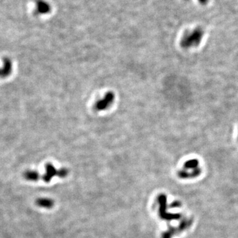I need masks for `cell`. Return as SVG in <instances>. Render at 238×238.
Wrapping results in <instances>:
<instances>
[{
  "label": "cell",
  "instance_id": "cell-11",
  "mask_svg": "<svg viewBox=\"0 0 238 238\" xmlns=\"http://www.w3.org/2000/svg\"><path fill=\"white\" fill-rule=\"evenodd\" d=\"M208 0H199V2L201 3V4H206V3H207V2H208Z\"/></svg>",
  "mask_w": 238,
  "mask_h": 238
},
{
  "label": "cell",
  "instance_id": "cell-2",
  "mask_svg": "<svg viewBox=\"0 0 238 238\" xmlns=\"http://www.w3.org/2000/svg\"><path fill=\"white\" fill-rule=\"evenodd\" d=\"M115 95L112 91L107 92L103 99L98 100L95 103L94 107L97 111H103L109 109L114 103Z\"/></svg>",
  "mask_w": 238,
  "mask_h": 238
},
{
  "label": "cell",
  "instance_id": "cell-5",
  "mask_svg": "<svg viewBox=\"0 0 238 238\" xmlns=\"http://www.w3.org/2000/svg\"><path fill=\"white\" fill-rule=\"evenodd\" d=\"M12 71V62L8 58H5L2 67H0V77H8Z\"/></svg>",
  "mask_w": 238,
  "mask_h": 238
},
{
  "label": "cell",
  "instance_id": "cell-6",
  "mask_svg": "<svg viewBox=\"0 0 238 238\" xmlns=\"http://www.w3.org/2000/svg\"><path fill=\"white\" fill-rule=\"evenodd\" d=\"M35 203L38 206L44 208H52L54 204V202L49 198H39L36 200Z\"/></svg>",
  "mask_w": 238,
  "mask_h": 238
},
{
  "label": "cell",
  "instance_id": "cell-4",
  "mask_svg": "<svg viewBox=\"0 0 238 238\" xmlns=\"http://www.w3.org/2000/svg\"><path fill=\"white\" fill-rule=\"evenodd\" d=\"M45 168H46V172L44 174V175L43 176V177H42V178H43V180L44 182L49 183L51 181L52 177H54V176H58V170H57L55 168V167L50 163H46Z\"/></svg>",
  "mask_w": 238,
  "mask_h": 238
},
{
  "label": "cell",
  "instance_id": "cell-1",
  "mask_svg": "<svg viewBox=\"0 0 238 238\" xmlns=\"http://www.w3.org/2000/svg\"><path fill=\"white\" fill-rule=\"evenodd\" d=\"M204 35V31L201 28H196L191 31L187 32L181 40V46L184 49L197 46L201 43Z\"/></svg>",
  "mask_w": 238,
  "mask_h": 238
},
{
  "label": "cell",
  "instance_id": "cell-9",
  "mask_svg": "<svg viewBox=\"0 0 238 238\" xmlns=\"http://www.w3.org/2000/svg\"><path fill=\"white\" fill-rule=\"evenodd\" d=\"M68 174V170L65 168H62L58 170V176L60 178L65 177Z\"/></svg>",
  "mask_w": 238,
  "mask_h": 238
},
{
  "label": "cell",
  "instance_id": "cell-3",
  "mask_svg": "<svg viewBox=\"0 0 238 238\" xmlns=\"http://www.w3.org/2000/svg\"><path fill=\"white\" fill-rule=\"evenodd\" d=\"M166 196L165 194H160L158 196V202L160 204L159 216L164 220H177L180 218L179 214H168L165 212L166 210Z\"/></svg>",
  "mask_w": 238,
  "mask_h": 238
},
{
  "label": "cell",
  "instance_id": "cell-10",
  "mask_svg": "<svg viewBox=\"0 0 238 238\" xmlns=\"http://www.w3.org/2000/svg\"><path fill=\"white\" fill-rule=\"evenodd\" d=\"M180 206V203L177 201H175L173 203L171 204V207L172 208H177V207H179Z\"/></svg>",
  "mask_w": 238,
  "mask_h": 238
},
{
  "label": "cell",
  "instance_id": "cell-8",
  "mask_svg": "<svg viewBox=\"0 0 238 238\" xmlns=\"http://www.w3.org/2000/svg\"><path fill=\"white\" fill-rule=\"evenodd\" d=\"M199 165V162L196 159L189 160L184 163V168L185 169H196L197 168Z\"/></svg>",
  "mask_w": 238,
  "mask_h": 238
},
{
  "label": "cell",
  "instance_id": "cell-7",
  "mask_svg": "<svg viewBox=\"0 0 238 238\" xmlns=\"http://www.w3.org/2000/svg\"><path fill=\"white\" fill-rule=\"evenodd\" d=\"M23 177L29 181H37L40 178L39 172L34 170H27L23 173Z\"/></svg>",
  "mask_w": 238,
  "mask_h": 238
}]
</instances>
